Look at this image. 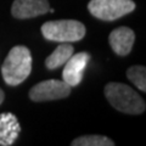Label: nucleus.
Listing matches in <instances>:
<instances>
[{
    "mask_svg": "<svg viewBox=\"0 0 146 146\" xmlns=\"http://www.w3.org/2000/svg\"><path fill=\"white\" fill-rule=\"evenodd\" d=\"M32 54L23 45L13 46L7 54L1 67V74L9 85H18L25 82L32 72Z\"/></svg>",
    "mask_w": 146,
    "mask_h": 146,
    "instance_id": "nucleus-1",
    "label": "nucleus"
},
{
    "mask_svg": "<svg viewBox=\"0 0 146 146\" xmlns=\"http://www.w3.org/2000/svg\"><path fill=\"white\" fill-rule=\"evenodd\" d=\"M105 96L116 110L127 115H141L145 111V101L129 85L111 82L105 86Z\"/></svg>",
    "mask_w": 146,
    "mask_h": 146,
    "instance_id": "nucleus-2",
    "label": "nucleus"
},
{
    "mask_svg": "<svg viewBox=\"0 0 146 146\" xmlns=\"http://www.w3.org/2000/svg\"><path fill=\"white\" fill-rule=\"evenodd\" d=\"M85 26L76 20L48 21L42 26V34L45 39L57 43H73L85 36Z\"/></svg>",
    "mask_w": 146,
    "mask_h": 146,
    "instance_id": "nucleus-3",
    "label": "nucleus"
},
{
    "mask_svg": "<svg viewBox=\"0 0 146 146\" xmlns=\"http://www.w3.org/2000/svg\"><path fill=\"white\" fill-rule=\"evenodd\" d=\"M133 0H90L88 10L94 17L102 21H115L134 11Z\"/></svg>",
    "mask_w": 146,
    "mask_h": 146,
    "instance_id": "nucleus-4",
    "label": "nucleus"
},
{
    "mask_svg": "<svg viewBox=\"0 0 146 146\" xmlns=\"http://www.w3.org/2000/svg\"><path fill=\"white\" fill-rule=\"evenodd\" d=\"M72 86L63 80L49 79L35 84L29 90V99L34 102H44L51 100H60L70 96Z\"/></svg>",
    "mask_w": 146,
    "mask_h": 146,
    "instance_id": "nucleus-5",
    "label": "nucleus"
},
{
    "mask_svg": "<svg viewBox=\"0 0 146 146\" xmlns=\"http://www.w3.org/2000/svg\"><path fill=\"white\" fill-rule=\"evenodd\" d=\"M90 61V55L88 52L74 54L70 57L62 72V80L70 86L78 85L83 79V73L86 65Z\"/></svg>",
    "mask_w": 146,
    "mask_h": 146,
    "instance_id": "nucleus-6",
    "label": "nucleus"
},
{
    "mask_svg": "<svg viewBox=\"0 0 146 146\" xmlns=\"http://www.w3.org/2000/svg\"><path fill=\"white\" fill-rule=\"evenodd\" d=\"M48 0H15L11 7V13L15 18L25 20L49 12Z\"/></svg>",
    "mask_w": 146,
    "mask_h": 146,
    "instance_id": "nucleus-7",
    "label": "nucleus"
},
{
    "mask_svg": "<svg viewBox=\"0 0 146 146\" xmlns=\"http://www.w3.org/2000/svg\"><path fill=\"white\" fill-rule=\"evenodd\" d=\"M135 34L128 27H118L113 29L108 36V42L112 50L119 56H127L130 54L134 45Z\"/></svg>",
    "mask_w": 146,
    "mask_h": 146,
    "instance_id": "nucleus-8",
    "label": "nucleus"
},
{
    "mask_svg": "<svg viewBox=\"0 0 146 146\" xmlns=\"http://www.w3.org/2000/svg\"><path fill=\"white\" fill-rule=\"evenodd\" d=\"M21 131L17 117L11 112L0 113V145L10 146L16 141Z\"/></svg>",
    "mask_w": 146,
    "mask_h": 146,
    "instance_id": "nucleus-9",
    "label": "nucleus"
},
{
    "mask_svg": "<svg viewBox=\"0 0 146 146\" xmlns=\"http://www.w3.org/2000/svg\"><path fill=\"white\" fill-rule=\"evenodd\" d=\"M74 52V48L70 43H62L54 50L51 55H49L45 60V66L48 70H56L63 66L70 60V57Z\"/></svg>",
    "mask_w": 146,
    "mask_h": 146,
    "instance_id": "nucleus-10",
    "label": "nucleus"
},
{
    "mask_svg": "<svg viewBox=\"0 0 146 146\" xmlns=\"http://www.w3.org/2000/svg\"><path fill=\"white\" fill-rule=\"evenodd\" d=\"M72 146H113L115 141L104 135H85L74 139Z\"/></svg>",
    "mask_w": 146,
    "mask_h": 146,
    "instance_id": "nucleus-11",
    "label": "nucleus"
},
{
    "mask_svg": "<svg viewBox=\"0 0 146 146\" xmlns=\"http://www.w3.org/2000/svg\"><path fill=\"white\" fill-rule=\"evenodd\" d=\"M127 77L138 89L146 91V68L144 66H131L128 68Z\"/></svg>",
    "mask_w": 146,
    "mask_h": 146,
    "instance_id": "nucleus-12",
    "label": "nucleus"
},
{
    "mask_svg": "<svg viewBox=\"0 0 146 146\" xmlns=\"http://www.w3.org/2000/svg\"><path fill=\"white\" fill-rule=\"evenodd\" d=\"M4 99H5V94H4V91L0 89V105L3 104V101H4Z\"/></svg>",
    "mask_w": 146,
    "mask_h": 146,
    "instance_id": "nucleus-13",
    "label": "nucleus"
}]
</instances>
